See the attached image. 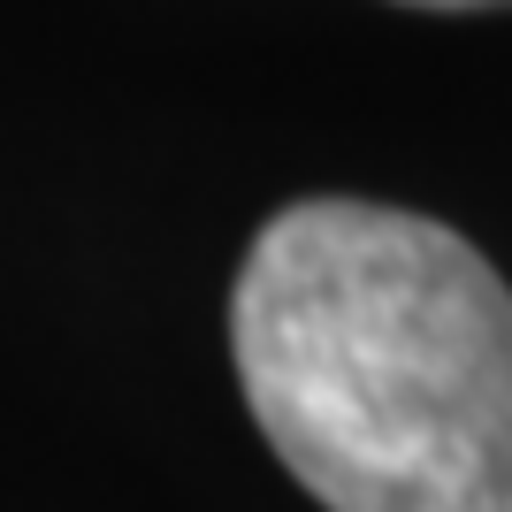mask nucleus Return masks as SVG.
I'll return each instance as SVG.
<instances>
[{
  "mask_svg": "<svg viewBox=\"0 0 512 512\" xmlns=\"http://www.w3.org/2000/svg\"><path fill=\"white\" fill-rule=\"evenodd\" d=\"M406 8H505V0H406Z\"/></svg>",
  "mask_w": 512,
  "mask_h": 512,
  "instance_id": "2",
  "label": "nucleus"
},
{
  "mask_svg": "<svg viewBox=\"0 0 512 512\" xmlns=\"http://www.w3.org/2000/svg\"><path fill=\"white\" fill-rule=\"evenodd\" d=\"M245 406L329 512H512V291L459 230L299 199L230 299Z\"/></svg>",
  "mask_w": 512,
  "mask_h": 512,
  "instance_id": "1",
  "label": "nucleus"
}]
</instances>
